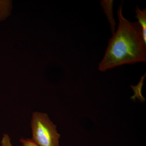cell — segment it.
Wrapping results in <instances>:
<instances>
[{"mask_svg":"<svg viewBox=\"0 0 146 146\" xmlns=\"http://www.w3.org/2000/svg\"><path fill=\"white\" fill-rule=\"evenodd\" d=\"M123 5L122 3L117 11V29L110 39L104 57L99 64L102 72L146 61V43L142 27L138 22H130L124 18Z\"/></svg>","mask_w":146,"mask_h":146,"instance_id":"cell-1","label":"cell"},{"mask_svg":"<svg viewBox=\"0 0 146 146\" xmlns=\"http://www.w3.org/2000/svg\"><path fill=\"white\" fill-rule=\"evenodd\" d=\"M1 146H13L11 142V139L8 134L5 133L3 135L1 141Z\"/></svg>","mask_w":146,"mask_h":146,"instance_id":"cell-6","label":"cell"},{"mask_svg":"<svg viewBox=\"0 0 146 146\" xmlns=\"http://www.w3.org/2000/svg\"><path fill=\"white\" fill-rule=\"evenodd\" d=\"M135 18L138 19V23L142 27L144 41L146 43V9H144L141 10L137 6Z\"/></svg>","mask_w":146,"mask_h":146,"instance_id":"cell-5","label":"cell"},{"mask_svg":"<svg viewBox=\"0 0 146 146\" xmlns=\"http://www.w3.org/2000/svg\"><path fill=\"white\" fill-rule=\"evenodd\" d=\"M32 140L39 146H59L60 135L46 113L35 112L32 119Z\"/></svg>","mask_w":146,"mask_h":146,"instance_id":"cell-2","label":"cell"},{"mask_svg":"<svg viewBox=\"0 0 146 146\" xmlns=\"http://www.w3.org/2000/svg\"><path fill=\"white\" fill-rule=\"evenodd\" d=\"M20 141L22 143L23 146H39L35 143L31 139H21Z\"/></svg>","mask_w":146,"mask_h":146,"instance_id":"cell-7","label":"cell"},{"mask_svg":"<svg viewBox=\"0 0 146 146\" xmlns=\"http://www.w3.org/2000/svg\"><path fill=\"white\" fill-rule=\"evenodd\" d=\"M113 1H101V4L107 17L111 26V30L112 35L115 33L116 23L113 17Z\"/></svg>","mask_w":146,"mask_h":146,"instance_id":"cell-3","label":"cell"},{"mask_svg":"<svg viewBox=\"0 0 146 146\" xmlns=\"http://www.w3.org/2000/svg\"><path fill=\"white\" fill-rule=\"evenodd\" d=\"M12 4L9 0H0V21L5 20L11 13Z\"/></svg>","mask_w":146,"mask_h":146,"instance_id":"cell-4","label":"cell"}]
</instances>
